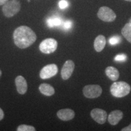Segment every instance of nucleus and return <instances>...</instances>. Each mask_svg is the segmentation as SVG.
Listing matches in <instances>:
<instances>
[{
  "label": "nucleus",
  "mask_w": 131,
  "mask_h": 131,
  "mask_svg": "<svg viewBox=\"0 0 131 131\" xmlns=\"http://www.w3.org/2000/svg\"><path fill=\"white\" fill-rule=\"evenodd\" d=\"M121 41V38L119 36H114L109 39V43L112 45H115L118 44Z\"/></svg>",
  "instance_id": "19"
},
{
  "label": "nucleus",
  "mask_w": 131,
  "mask_h": 131,
  "mask_svg": "<svg viewBox=\"0 0 131 131\" xmlns=\"http://www.w3.org/2000/svg\"><path fill=\"white\" fill-rule=\"evenodd\" d=\"M39 90L42 94L46 96H52L55 94V89L52 86L47 83H42L39 86Z\"/></svg>",
  "instance_id": "15"
},
{
  "label": "nucleus",
  "mask_w": 131,
  "mask_h": 131,
  "mask_svg": "<svg viewBox=\"0 0 131 131\" xmlns=\"http://www.w3.org/2000/svg\"><path fill=\"white\" fill-rule=\"evenodd\" d=\"M124 1H129V2H131V0H124Z\"/></svg>",
  "instance_id": "27"
},
{
  "label": "nucleus",
  "mask_w": 131,
  "mask_h": 131,
  "mask_svg": "<svg viewBox=\"0 0 131 131\" xmlns=\"http://www.w3.org/2000/svg\"><path fill=\"white\" fill-rule=\"evenodd\" d=\"M58 42L53 38H47L43 40L40 45V51L46 54L53 53L57 50Z\"/></svg>",
  "instance_id": "5"
},
{
  "label": "nucleus",
  "mask_w": 131,
  "mask_h": 131,
  "mask_svg": "<svg viewBox=\"0 0 131 131\" xmlns=\"http://www.w3.org/2000/svg\"><path fill=\"white\" fill-rule=\"evenodd\" d=\"M122 34L129 42L131 43V23L126 24L122 30Z\"/></svg>",
  "instance_id": "16"
},
{
  "label": "nucleus",
  "mask_w": 131,
  "mask_h": 131,
  "mask_svg": "<svg viewBox=\"0 0 131 131\" xmlns=\"http://www.w3.org/2000/svg\"><path fill=\"white\" fill-rule=\"evenodd\" d=\"M15 84L17 92L21 95H24L27 91V83L25 78L19 75L15 78Z\"/></svg>",
  "instance_id": "10"
},
{
  "label": "nucleus",
  "mask_w": 131,
  "mask_h": 131,
  "mask_svg": "<svg viewBox=\"0 0 131 131\" xmlns=\"http://www.w3.org/2000/svg\"><path fill=\"white\" fill-rule=\"evenodd\" d=\"M58 6L60 9H64L68 7L69 3L68 1H66V0H61L58 3Z\"/></svg>",
  "instance_id": "21"
},
{
  "label": "nucleus",
  "mask_w": 131,
  "mask_h": 131,
  "mask_svg": "<svg viewBox=\"0 0 131 131\" xmlns=\"http://www.w3.org/2000/svg\"><path fill=\"white\" fill-rule=\"evenodd\" d=\"M102 88L100 85L90 84L85 86L83 89V94L88 98H95L99 97L102 94Z\"/></svg>",
  "instance_id": "4"
},
{
  "label": "nucleus",
  "mask_w": 131,
  "mask_h": 131,
  "mask_svg": "<svg viewBox=\"0 0 131 131\" xmlns=\"http://www.w3.org/2000/svg\"><path fill=\"white\" fill-rule=\"evenodd\" d=\"M20 9L21 4L18 0H10L3 5V12L6 17L11 18L18 14Z\"/></svg>",
  "instance_id": "3"
},
{
  "label": "nucleus",
  "mask_w": 131,
  "mask_h": 131,
  "mask_svg": "<svg viewBox=\"0 0 131 131\" xmlns=\"http://www.w3.org/2000/svg\"><path fill=\"white\" fill-rule=\"evenodd\" d=\"M9 0H0V6L4 5L5 3H6Z\"/></svg>",
  "instance_id": "25"
},
{
  "label": "nucleus",
  "mask_w": 131,
  "mask_h": 131,
  "mask_svg": "<svg viewBox=\"0 0 131 131\" xmlns=\"http://www.w3.org/2000/svg\"><path fill=\"white\" fill-rule=\"evenodd\" d=\"M97 15L101 20L105 22H112L117 17L114 11L106 6H103L100 8Z\"/></svg>",
  "instance_id": "6"
},
{
  "label": "nucleus",
  "mask_w": 131,
  "mask_h": 131,
  "mask_svg": "<svg viewBox=\"0 0 131 131\" xmlns=\"http://www.w3.org/2000/svg\"><path fill=\"white\" fill-rule=\"evenodd\" d=\"M4 117V112H3V109L0 107V120H2Z\"/></svg>",
  "instance_id": "24"
},
{
  "label": "nucleus",
  "mask_w": 131,
  "mask_h": 131,
  "mask_svg": "<svg viewBox=\"0 0 131 131\" xmlns=\"http://www.w3.org/2000/svg\"><path fill=\"white\" fill-rule=\"evenodd\" d=\"M130 86L126 82L117 81L111 85L110 91L111 94L115 97L122 98L130 93Z\"/></svg>",
  "instance_id": "2"
},
{
  "label": "nucleus",
  "mask_w": 131,
  "mask_h": 131,
  "mask_svg": "<svg viewBox=\"0 0 131 131\" xmlns=\"http://www.w3.org/2000/svg\"><path fill=\"white\" fill-rule=\"evenodd\" d=\"M126 55H124V54H120V55H118L115 57L114 60L117 61H124L126 60Z\"/></svg>",
  "instance_id": "20"
},
{
  "label": "nucleus",
  "mask_w": 131,
  "mask_h": 131,
  "mask_svg": "<svg viewBox=\"0 0 131 131\" xmlns=\"http://www.w3.org/2000/svg\"><path fill=\"white\" fill-rule=\"evenodd\" d=\"M106 75L112 81H117L119 78V73L117 69L113 66H109L106 69Z\"/></svg>",
  "instance_id": "14"
},
{
  "label": "nucleus",
  "mask_w": 131,
  "mask_h": 131,
  "mask_svg": "<svg viewBox=\"0 0 131 131\" xmlns=\"http://www.w3.org/2000/svg\"><path fill=\"white\" fill-rule=\"evenodd\" d=\"M75 68V64L72 60H67L62 68L61 75L64 80H67L71 77Z\"/></svg>",
  "instance_id": "9"
},
{
  "label": "nucleus",
  "mask_w": 131,
  "mask_h": 131,
  "mask_svg": "<svg viewBox=\"0 0 131 131\" xmlns=\"http://www.w3.org/2000/svg\"><path fill=\"white\" fill-rule=\"evenodd\" d=\"M72 25H73L72 22L70 20H68V21H66L63 24V29H66V30H68V29L71 28Z\"/></svg>",
  "instance_id": "22"
},
{
  "label": "nucleus",
  "mask_w": 131,
  "mask_h": 131,
  "mask_svg": "<svg viewBox=\"0 0 131 131\" xmlns=\"http://www.w3.org/2000/svg\"><path fill=\"white\" fill-rule=\"evenodd\" d=\"M106 45V40L104 36L100 35L96 37L94 41V49L96 52H100L104 49Z\"/></svg>",
  "instance_id": "13"
},
{
  "label": "nucleus",
  "mask_w": 131,
  "mask_h": 131,
  "mask_svg": "<svg viewBox=\"0 0 131 131\" xmlns=\"http://www.w3.org/2000/svg\"><path fill=\"white\" fill-rule=\"evenodd\" d=\"M13 37L15 44L20 49L27 48L37 40L35 33L26 26H21L16 28L14 32Z\"/></svg>",
  "instance_id": "1"
},
{
  "label": "nucleus",
  "mask_w": 131,
  "mask_h": 131,
  "mask_svg": "<svg viewBox=\"0 0 131 131\" xmlns=\"http://www.w3.org/2000/svg\"><path fill=\"white\" fill-rule=\"evenodd\" d=\"M123 113L119 110H115L112 111L110 114L108 115L107 120L111 125L115 126L119 122V121L123 118Z\"/></svg>",
  "instance_id": "11"
},
{
  "label": "nucleus",
  "mask_w": 131,
  "mask_h": 131,
  "mask_svg": "<svg viewBox=\"0 0 131 131\" xmlns=\"http://www.w3.org/2000/svg\"><path fill=\"white\" fill-rule=\"evenodd\" d=\"M47 24L49 27H53L55 26H59L62 24V20L60 18L51 17L49 18L47 20Z\"/></svg>",
  "instance_id": "17"
},
{
  "label": "nucleus",
  "mask_w": 131,
  "mask_h": 131,
  "mask_svg": "<svg viewBox=\"0 0 131 131\" xmlns=\"http://www.w3.org/2000/svg\"><path fill=\"white\" fill-rule=\"evenodd\" d=\"M18 131H35L36 129L34 126L27 124H21L17 127Z\"/></svg>",
  "instance_id": "18"
},
{
  "label": "nucleus",
  "mask_w": 131,
  "mask_h": 131,
  "mask_svg": "<svg viewBox=\"0 0 131 131\" xmlns=\"http://www.w3.org/2000/svg\"><path fill=\"white\" fill-rule=\"evenodd\" d=\"M129 23H131V18H130V19H129Z\"/></svg>",
  "instance_id": "28"
},
{
  "label": "nucleus",
  "mask_w": 131,
  "mask_h": 131,
  "mask_svg": "<svg viewBox=\"0 0 131 131\" xmlns=\"http://www.w3.org/2000/svg\"><path fill=\"white\" fill-rule=\"evenodd\" d=\"M57 117L61 120L69 121L74 118L75 112L70 109H60L57 112Z\"/></svg>",
  "instance_id": "12"
},
{
  "label": "nucleus",
  "mask_w": 131,
  "mask_h": 131,
  "mask_svg": "<svg viewBox=\"0 0 131 131\" xmlns=\"http://www.w3.org/2000/svg\"><path fill=\"white\" fill-rule=\"evenodd\" d=\"M58 69L57 66L55 64H50L45 66L41 70L40 77L42 80L48 79L56 75L58 73Z\"/></svg>",
  "instance_id": "7"
},
{
  "label": "nucleus",
  "mask_w": 131,
  "mask_h": 131,
  "mask_svg": "<svg viewBox=\"0 0 131 131\" xmlns=\"http://www.w3.org/2000/svg\"><path fill=\"white\" fill-rule=\"evenodd\" d=\"M91 116L97 123L103 124L106 122L107 114V112L103 109L95 108L91 111Z\"/></svg>",
  "instance_id": "8"
},
{
  "label": "nucleus",
  "mask_w": 131,
  "mask_h": 131,
  "mask_svg": "<svg viewBox=\"0 0 131 131\" xmlns=\"http://www.w3.org/2000/svg\"><path fill=\"white\" fill-rule=\"evenodd\" d=\"M122 131H131V123L129 124L128 126L124 127L122 129Z\"/></svg>",
  "instance_id": "23"
},
{
  "label": "nucleus",
  "mask_w": 131,
  "mask_h": 131,
  "mask_svg": "<svg viewBox=\"0 0 131 131\" xmlns=\"http://www.w3.org/2000/svg\"><path fill=\"white\" fill-rule=\"evenodd\" d=\"M1 74H2V72H1V70H0V77L1 76Z\"/></svg>",
  "instance_id": "26"
}]
</instances>
